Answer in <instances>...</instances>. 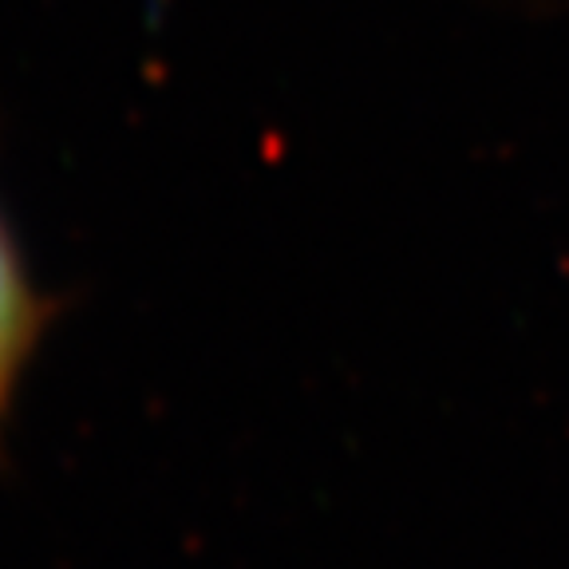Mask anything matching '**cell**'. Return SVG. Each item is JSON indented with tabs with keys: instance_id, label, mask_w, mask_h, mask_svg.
I'll use <instances>...</instances> for the list:
<instances>
[{
	"instance_id": "1",
	"label": "cell",
	"mask_w": 569,
	"mask_h": 569,
	"mask_svg": "<svg viewBox=\"0 0 569 569\" xmlns=\"http://www.w3.org/2000/svg\"><path fill=\"white\" fill-rule=\"evenodd\" d=\"M60 301L36 284L9 213L0 210V467L9 459V427L17 396L36 352L56 325Z\"/></svg>"
}]
</instances>
